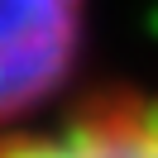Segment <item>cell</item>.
Wrapping results in <instances>:
<instances>
[{"instance_id": "7a4b0ae2", "label": "cell", "mask_w": 158, "mask_h": 158, "mask_svg": "<svg viewBox=\"0 0 158 158\" xmlns=\"http://www.w3.org/2000/svg\"><path fill=\"white\" fill-rule=\"evenodd\" d=\"M0 158H158V86H81L48 115L0 129Z\"/></svg>"}, {"instance_id": "6da1fadb", "label": "cell", "mask_w": 158, "mask_h": 158, "mask_svg": "<svg viewBox=\"0 0 158 158\" xmlns=\"http://www.w3.org/2000/svg\"><path fill=\"white\" fill-rule=\"evenodd\" d=\"M91 0H0V129L81 91Z\"/></svg>"}]
</instances>
